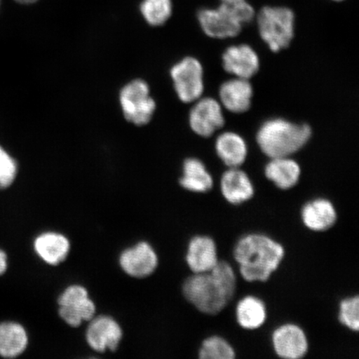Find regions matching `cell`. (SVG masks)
Instances as JSON below:
<instances>
[{
	"instance_id": "obj_1",
	"label": "cell",
	"mask_w": 359,
	"mask_h": 359,
	"mask_svg": "<svg viewBox=\"0 0 359 359\" xmlns=\"http://www.w3.org/2000/svg\"><path fill=\"white\" fill-rule=\"evenodd\" d=\"M236 275L230 264L219 260L212 271L193 273L184 282L182 292L197 311L208 316L221 313L236 290Z\"/></svg>"
},
{
	"instance_id": "obj_2",
	"label": "cell",
	"mask_w": 359,
	"mask_h": 359,
	"mask_svg": "<svg viewBox=\"0 0 359 359\" xmlns=\"http://www.w3.org/2000/svg\"><path fill=\"white\" fill-rule=\"evenodd\" d=\"M233 257L246 282H266L280 266L285 250L267 235L250 233L236 242Z\"/></svg>"
},
{
	"instance_id": "obj_3",
	"label": "cell",
	"mask_w": 359,
	"mask_h": 359,
	"mask_svg": "<svg viewBox=\"0 0 359 359\" xmlns=\"http://www.w3.org/2000/svg\"><path fill=\"white\" fill-rule=\"evenodd\" d=\"M312 130L307 124H298L282 118L266 121L259 128L257 141L260 150L269 158L290 156L306 145Z\"/></svg>"
},
{
	"instance_id": "obj_4",
	"label": "cell",
	"mask_w": 359,
	"mask_h": 359,
	"mask_svg": "<svg viewBox=\"0 0 359 359\" xmlns=\"http://www.w3.org/2000/svg\"><path fill=\"white\" fill-rule=\"evenodd\" d=\"M294 13L289 8L266 6L260 10L257 24L260 37L272 52L290 46L294 35Z\"/></svg>"
},
{
	"instance_id": "obj_5",
	"label": "cell",
	"mask_w": 359,
	"mask_h": 359,
	"mask_svg": "<svg viewBox=\"0 0 359 359\" xmlns=\"http://www.w3.org/2000/svg\"><path fill=\"white\" fill-rule=\"evenodd\" d=\"M120 102L125 118L137 126L149 123L156 107L150 95L149 86L142 79L126 85L120 93Z\"/></svg>"
},
{
	"instance_id": "obj_6",
	"label": "cell",
	"mask_w": 359,
	"mask_h": 359,
	"mask_svg": "<svg viewBox=\"0 0 359 359\" xmlns=\"http://www.w3.org/2000/svg\"><path fill=\"white\" fill-rule=\"evenodd\" d=\"M203 67L192 57L183 58L170 69L179 100L185 103L200 100L204 92Z\"/></svg>"
},
{
	"instance_id": "obj_7",
	"label": "cell",
	"mask_w": 359,
	"mask_h": 359,
	"mask_svg": "<svg viewBox=\"0 0 359 359\" xmlns=\"http://www.w3.org/2000/svg\"><path fill=\"white\" fill-rule=\"evenodd\" d=\"M60 316L67 325L79 327L83 321L91 320L96 306L89 298L88 290L81 285H71L62 292L60 299Z\"/></svg>"
},
{
	"instance_id": "obj_8",
	"label": "cell",
	"mask_w": 359,
	"mask_h": 359,
	"mask_svg": "<svg viewBox=\"0 0 359 359\" xmlns=\"http://www.w3.org/2000/svg\"><path fill=\"white\" fill-rule=\"evenodd\" d=\"M197 18L203 32L213 39L234 38L243 27L234 13L222 4L217 8H202Z\"/></svg>"
},
{
	"instance_id": "obj_9",
	"label": "cell",
	"mask_w": 359,
	"mask_h": 359,
	"mask_svg": "<svg viewBox=\"0 0 359 359\" xmlns=\"http://www.w3.org/2000/svg\"><path fill=\"white\" fill-rule=\"evenodd\" d=\"M273 351L279 358L300 359L309 352V340L302 327L287 323L273 330L271 336Z\"/></svg>"
},
{
	"instance_id": "obj_10",
	"label": "cell",
	"mask_w": 359,
	"mask_h": 359,
	"mask_svg": "<svg viewBox=\"0 0 359 359\" xmlns=\"http://www.w3.org/2000/svg\"><path fill=\"white\" fill-rule=\"evenodd\" d=\"M189 123L192 131L199 136L212 137L224 124L221 102L212 97L200 98L190 111Z\"/></svg>"
},
{
	"instance_id": "obj_11",
	"label": "cell",
	"mask_w": 359,
	"mask_h": 359,
	"mask_svg": "<svg viewBox=\"0 0 359 359\" xmlns=\"http://www.w3.org/2000/svg\"><path fill=\"white\" fill-rule=\"evenodd\" d=\"M123 338V330L114 318L109 316L93 318L86 332L87 342L97 352L106 349L115 351Z\"/></svg>"
},
{
	"instance_id": "obj_12",
	"label": "cell",
	"mask_w": 359,
	"mask_h": 359,
	"mask_svg": "<svg viewBox=\"0 0 359 359\" xmlns=\"http://www.w3.org/2000/svg\"><path fill=\"white\" fill-rule=\"evenodd\" d=\"M222 65L224 69L236 78L249 80L258 73L259 57L249 45H234L223 53Z\"/></svg>"
},
{
	"instance_id": "obj_13",
	"label": "cell",
	"mask_w": 359,
	"mask_h": 359,
	"mask_svg": "<svg viewBox=\"0 0 359 359\" xmlns=\"http://www.w3.org/2000/svg\"><path fill=\"white\" fill-rule=\"evenodd\" d=\"M120 264L128 276L145 278L155 271L158 264V258L149 244L141 242L123 251L120 257Z\"/></svg>"
},
{
	"instance_id": "obj_14",
	"label": "cell",
	"mask_w": 359,
	"mask_h": 359,
	"mask_svg": "<svg viewBox=\"0 0 359 359\" xmlns=\"http://www.w3.org/2000/svg\"><path fill=\"white\" fill-rule=\"evenodd\" d=\"M187 263L193 273L212 271L219 262L217 245L213 238L196 236L188 245Z\"/></svg>"
},
{
	"instance_id": "obj_15",
	"label": "cell",
	"mask_w": 359,
	"mask_h": 359,
	"mask_svg": "<svg viewBox=\"0 0 359 359\" xmlns=\"http://www.w3.org/2000/svg\"><path fill=\"white\" fill-rule=\"evenodd\" d=\"M222 194L228 203L239 205L253 198L255 188L248 175L240 168H229L221 179Z\"/></svg>"
},
{
	"instance_id": "obj_16",
	"label": "cell",
	"mask_w": 359,
	"mask_h": 359,
	"mask_svg": "<svg viewBox=\"0 0 359 359\" xmlns=\"http://www.w3.org/2000/svg\"><path fill=\"white\" fill-rule=\"evenodd\" d=\"M300 217L304 226L309 231L324 232L334 226L338 213L333 202L326 198H316L303 205Z\"/></svg>"
},
{
	"instance_id": "obj_17",
	"label": "cell",
	"mask_w": 359,
	"mask_h": 359,
	"mask_svg": "<svg viewBox=\"0 0 359 359\" xmlns=\"http://www.w3.org/2000/svg\"><path fill=\"white\" fill-rule=\"evenodd\" d=\"M219 97L224 109L233 114H243L250 109L253 87L248 79L235 78L222 85Z\"/></svg>"
},
{
	"instance_id": "obj_18",
	"label": "cell",
	"mask_w": 359,
	"mask_h": 359,
	"mask_svg": "<svg viewBox=\"0 0 359 359\" xmlns=\"http://www.w3.org/2000/svg\"><path fill=\"white\" fill-rule=\"evenodd\" d=\"M264 174L279 189L286 191L297 185L302 168L290 156L275 157L266 164Z\"/></svg>"
},
{
	"instance_id": "obj_19",
	"label": "cell",
	"mask_w": 359,
	"mask_h": 359,
	"mask_svg": "<svg viewBox=\"0 0 359 359\" xmlns=\"http://www.w3.org/2000/svg\"><path fill=\"white\" fill-rule=\"evenodd\" d=\"M34 250L43 262L57 266L69 253L70 243L65 236L55 232H45L36 238Z\"/></svg>"
},
{
	"instance_id": "obj_20",
	"label": "cell",
	"mask_w": 359,
	"mask_h": 359,
	"mask_svg": "<svg viewBox=\"0 0 359 359\" xmlns=\"http://www.w3.org/2000/svg\"><path fill=\"white\" fill-rule=\"evenodd\" d=\"M267 316L266 304L257 296H245L236 304V321L245 330L260 329L266 324Z\"/></svg>"
},
{
	"instance_id": "obj_21",
	"label": "cell",
	"mask_w": 359,
	"mask_h": 359,
	"mask_svg": "<svg viewBox=\"0 0 359 359\" xmlns=\"http://www.w3.org/2000/svg\"><path fill=\"white\" fill-rule=\"evenodd\" d=\"M215 151L228 168H240L248 154V147L244 138L232 132L219 135L215 141Z\"/></svg>"
},
{
	"instance_id": "obj_22",
	"label": "cell",
	"mask_w": 359,
	"mask_h": 359,
	"mask_svg": "<svg viewBox=\"0 0 359 359\" xmlns=\"http://www.w3.org/2000/svg\"><path fill=\"white\" fill-rule=\"evenodd\" d=\"M180 184L187 191L206 193L212 189L213 177L199 159L189 158L184 161L183 175Z\"/></svg>"
},
{
	"instance_id": "obj_23",
	"label": "cell",
	"mask_w": 359,
	"mask_h": 359,
	"mask_svg": "<svg viewBox=\"0 0 359 359\" xmlns=\"http://www.w3.org/2000/svg\"><path fill=\"white\" fill-rule=\"evenodd\" d=\"M28 334L24 327L15 322L0 324V356L12 358L20 356L28 346Z\"/></svg>"
},
{
	"instance_id": "obj_24",
	"label": "cell",
	"mask_w": 359,
	"mask_h": 359,
	"mask_svg": "<svg viewBox=\"0 0 359 359\" xmlns=\"http://www.w3.org/2000/svg\"><path fill=\"white\" fill-rule=\"evenodd\" d=\"M172 0H143L140 6L142 15L148 25H163L172 15Z\"/></svg>"
},
{
	"instance_id": "obj_25",
	"label": "cell",
	"mask_w": 359,
	"mask_h": 359,
	"mask_svg": "<svg viewBox=\"0 0 359 359\" xmlns=\"http://www.w3.org/2000/svg\"><path fill=\"white\" fill-rule=\"evenodd\" d=\"M234 348L221 336L214 335L206 338L199 350L201 359H234Z\"/></svg>"
},
{
	"instance_id": "obj_26",
	"label": "cell",
	"mask_w": 359,
	"mask_h": 359,
	"mask_svg": "<svg viewBox=\"0 0 359 359\" xmlns=\"http://www.w3.org/2000/svg\"><path fill=\"white\" fill-rule=\"evenodd\" d=\"M340 324L353 332L359 330V297L350 296L341 300L339 309Z\"/></svg>"
},
{
	"instance_id": "obj_27",
	"label": "cell",
	"mask_w": 359,
	"mask_h": 359,
	"mask_svg": "<svg viewBox=\"0 0 359 359\" xmlns=\"http://www.w3.org/2000/svg\"><path fill=\"white\" fill-rule=\"evenodd\" d=\"M18 165L15 159L0 146V190L11 187L17 176Z\"/></svg>"
},
{
	"instance_id": "obj_28",
	"label": "cell",
	"mask_w": 359,
	"mask_h": 359,
	"mask_svg": "<svg viewBox=\"0 0 359 359\" xmlns=\"http://www.w3.org/2000/svg\"><path fill=\"white\" fill-rule=\"evenodd\" d=\"M221 4L234 13L243 25L249 24L255 18L254 8L246 0H221Z\"/></svg>"
},
{
	"instance_id": "obj_29",
	"label": "cell",
	"mask_w": 359,
	"mask_h": 359,
	"mask_svg": "<svg viewBox=\"0 0 359 359\" xmlns=\"http://www.w3.org/2000/svg\"><path fill=\"white\" fill-rule=\"evenodd\" d=\"M8 267L7 255L4 251L0 250V275L6 271Z\"/></svg>"
},
{
	"instance_id": "obj_30",
	"label": "cell",
	"mask_w": 359,
	"mask_h": 359,
	"mask_svg": "<svg viewBox=\"0 0 359 359\" xmlns=\"http://www.w3.org/2000/svg\"><path fill=\"white\" fill-rule=\"evenodd\" d=\"M15 1L21 4H32L38 2L39 0H15Z\"/></svg>"
},
{
	"instance_id": "obj_31",
	"label": "cell",
	"mask_w": 359,
	"mask_h": 359,
	"mask_svg": "<svg viewBox=\"0 0 359 359\" xmlns=\"http://www.w3.org/2000/svg\"><path fill=\"white\" fill-rule=\"evenodd\" d=\"M334 1H343V0H334Z\"/></svg>"
}]
</instances>
